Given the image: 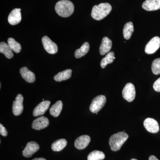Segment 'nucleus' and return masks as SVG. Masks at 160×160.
Returning <instances> with one entry per match:
<instances>
[{"instance_id": "obj_30", "label": "nucleus", "mask_w": 160, "mask_h": 160, "mask_svg": "<svg viewBox=\"0 0 160 160\" xmlns=\"http://www.w3.org/2000/svg\"><path fill=\"white\" fill-rule=\"evenodd\" d=\"M149 160H159L155 156H154L153 155H151L150 156V157H149Z\"/></svg>"}, {"instance_id": "obj_14", "label": "nucleus", "mask_w": 160, "mask_h": 160, "mask_svg": "<svg viewBox=\"0 0 160 160\" xmlns=\"http://www.w3.org/2000/svg\"><path fill=\"white\" fill-rule=\"evenodd\" d=\"M90 141L91 138L89 136L86 135L81 136L75 141V147L78 149H84L89 145Z\"/></svg>"}, {"instance_id": "obj_1", "label": "nucleus", "mask_w": 160, "mask_h": 160, "mask_svg": "<svg viewBox=\"0 0 160 160\" xmlns=\"http://www.w3.org/2000/svg\"><path fill=\"white\" fill-rule=\"evenodd\" d=\"M55 9L57 14L63 18H67L73 13L74 6L73 3L68 0H61L56 3Z\"/></svg>"}, {"instance_id": "obj_6", "label": "nucleus", "mask_w": 160, "mask_h": 160, "mask_svg": "<svg viewBox=\"0 0 160 160\" xmlns=\"http://www.w3.org/2000/svg\"><path fill=\"white\" fill-rule=\"evenodd\" d=\"M160 47V38L155 37L147 43L145 47V52L148 54L154 53Z\"/></svg>"}, {"instance_id": "obj_17", "label": "nucleus", "mask_w": 160, "mask_h": 160, "mask_svg": "<svg viewBox=\"0 0 160 160\" xmlns=\"http://www.w3.org/2000/svg\"><path fill=\"white\" fill-rule=\"evenodd\" d=\"M20 73L22 78L27 82L33 83L35 81L34 73L30 71L27 67H24L21 68L20 70Z\"/></svg>"}, {"instance_id": "obj_31", "label": "nucleus", "mask_w": 160, "mask_h": 160, "mask_svg": "<svg viewBox=\"0 0 160 160\" xmlns=\"http://www.w3.org/2000/svg\"><path fill=\"white\" fill-rule=\"evenodd\" d=\"M32 160H46V159L44 158H36L33 159Z\"/></svg>"}, {"instance_id": "obj_15", "label": "nucleus", "mask_w": 160, "mask_h": 160, "mask_svg": "<svg viewBox=\"0 0 160 160\" xmlns=\"http://www.w3.org/2000/svg\"><path fill=\"white\" fill-rule=\"evenodd\" d=\"M142 7L146 11H155L160 9V0H146Z\"/></svg>"}, {"instance_id": "obj_16", "label": "nucleus", "mask_w": 160, "mask_h": 160, "mask_svg": "<svg viewBox=\"0 0 160 160\" xmlns=\"http://www.w3.org/2000/svg\"><path fill=\"white\" fill-rule=\"evenodd\" d=\"M112 46V42L111 40L106 37L103 38L99 49L100 53L101 55H104L109 52L111 50Z\"/></svg>"}, {"instance_id": "obj_32", "label": "nucleus", "mask_w": 160, "mask_h": 160, "mask_svg": "<svg viewBox=\"0 0 160 160\" xmlns=\"http://www.w3.org/2000/svg\"><path fill=\"white\" fill-rule=\"evenodd\" d=\"M131 160H138L136 159H131Z\"/></svg>"}, {"instance_id": "obj_10", "label": "nucleus", "mask_w": 160, "mask_h": 160, "mask_svg": "<svg viewBox=\"0 0 160 160\" xmlns=\"http://www.w3.org/2000/svg\"><path fill=\"white\" fill-rule=\"evenodd\" d=\"M144 126L147 131L151 133H157L159 131L157 121L151 118H147L144 121Z\"/></svg>"}, {"instance_id": "obj_11", "label": "nucleus", "mask_w": 160, "mask_h": 160, "mask_svg": "<svg viewBox=\"0 0 160 160\" xmlns=\"http://www.w3.org/2000/svg\"><path fill=\"white\" fill-rule=\"evenodd\" d=\"M49 121L46 117L42 116L36 119L32 122V127L35 130H40L48 127Z\"/></svg>"}, {"instance_id": "obj_7", "label": "nucleus", "mask_w": 160, "mask_h": 160, "mask_svg": "<svg viewBox=\"0 0 160 160\" xmlns=\"http://www.w3.org/2000/svg\"><path fill=\"white\" fill-rule=\"evenodd\" d=\"M42 42L44 49L49 53L54 54L58 52L57 45L53 42L48 37L44 36L42 38Z\"/></svg>"}, {"instance_id": "obj_27", "label": "nucleus", "mask_w": 160, "mask_h": 160, "mask_svg": "<svg viewBox=\"0 0 160 160\" xmlns=\"http://www.w3.org/2000/svg\"><path fill=\"white\" fill-rule=\"evenodd\" d=\"M151 69L153 74H160V58L156 59L153 61L152 64Z\"/></svg>"}, {"instance_id": "obj_13", "label": "nucleus", "mask_w": 160, "mask_h": 160, "mask_svg": "<svg viewBox=\"0 0 160 160\" xmlns=\"http://www.w3.org/2000/svg\"><path fill=\"white\" fill-rule=\"evenodd\" d=\"M21 10V9H15L11 12L8 19V22L10 25L14 26L21 22L22 20Z\"/></svg>"}, {"instance_id": "obj_19", "label": "nucleus", "mask_w": 160, "mask_h": 160, "mask_svg": "<svg viewBox=\"0 0 160 160\" xmlns=\"http://www.w3.org/2000/svg\"><path fill=\"white\" fill-rule=\"evenodd\" d=\"M62 107L63 103L62 101H58L50 108V110H49L50 114L53 117H58L61 113Z\"/></svg>"}, {"instance_id": "obj_25", "label": "nucleus", "mask_w": 160, "mask_h": 160, "mask_svg": "<svg viewBox=\"0 0 160 160\" xmlns=\"http://www.w3.org/2000/svg\"><path fill=\"white\" fill-rule=\"evenodd\" d=\"M9 47L12 51L16 53H19L21 51L22 47L21 45L15 40L13 38H9L8 40V43Z\"/></svg>"}, {"instance_id": "obj_24", "label": "nucleus", "mask_w": 160, "mask_h": 160, "mask_svg": "<svg viewBox=\"0 0 160 160\" xmlns=\"http://www.w3.org/2000/svg\"><path fill=\"white\" fill-rule=\"evenodd\" d=\"M115 59L114 57V53L113 52H109L105 58L102 59L101 62V66L104 69L108 64L113 62V61Z\"/></svg>"}, {"instance_id": "obj_21", "label": "nucleus", "mask_w": 160, "mask_h": 160, "mask_svg": "<svg viewBox=\"0 0 160 160\" xmlns=\"http://www.w3.org/2000/svg\"><path fill=\"white\" fill-rule=\"evenodd\" d=\"M134 31V27L133 23L129 22L126 23L124 26L123 30L124 37L126 40H129L131 38L132 35Z\"/></svg>"}, {"instance_id": "obj_8", "label": "nucleus", "mask_w": 160, "mask_h": 160, "mask_svg": "<svg viewBox=\"0 0 160 160\" xmlns=\"http://www.w3.org/2000/svg\"><path fill=\"white\" fill-rule=\"evenodd\" d=\"M23 101L24 98L22 94H18L15 100L13 101L12 105V112L15 116L20 115L22 112L23 107Z\"/></svg>"}, {"instance_id": "obj_2", "label": "nucleus", "mask_w": 160, "mask_h": 160, "mask_svg": "<svg viewBox=\"0 0 160 160\" xmlns=\"http://www.w3.org/2000/svg\"><path fill=\"white\" fill-rule=\"evenodd\" d=\"M112 6L109 3H102L94 6L91 12L92 17L94 19L100 21L106 18L112 10Z\"/></svg>"}, {"instance_id": "obj_28", "label": "nucleus", "mask_w": 160, "mask_h": 160, "mask_svg": "<svg viewBox=\"0 0 160 160\" xmlns=\"http://www.w3.org/2000/svg\"><path fill=\"white\" fill-rule=\"evenodd\" d=\"M153 88L156 91L160 92V78L155 82L153 84Z\"/></svg>"}, {"instance_id": "obj_23", "label": "nucleus", "mask_w": 160, "mask_h": 160, "mask_svg": "<svg viewBox=\"0 0 160 160\" xmlns=\"http://www.w3.org/2000/svg\"><path fill=\"white\" fill-rule=\"evenodd\" d=\"M67 143V141L65 139H60L57 140L52 145V149L55 152L61 151L66 147Z\"/></svg>"}, {"instance_id": "obj_22", "label": "nucleus", "mask_w": 160, "mask_h": 160, "mask_svg": "<svg viewBox=\"0 0 160 160\" xmlns=\"http://www.w3.org/2000/svg\"><path fill=\"white\" fill-rule=\"evenodd\" d=\"M89 49V43H84L82 46H81L80 49H77L75 52L74 55L77 58H79L82 57L88 53Z\"/></svg>"}, {"instance_id": "obj_3", "label": "nucleus", "mask_w": 160, "mask_h": 160, "mask_svg": "<svg viewBox=\"0 0 160 160\" xmlns=\"http://www.w3.org/2000/svg\"><path fill=\"white\" fill-rule=\"evenodd\" d=\"M129 138V136L124 132H119L112 135L109 140V144L111 150L117 151Z\"/></svg>"}, {"instance_id": "obj_12", "label": "nucleus", "mask_w": 160, "mask_h": 160, "mask_svg": "<svg viewBox=\"0 0 160 160\" xmlns=\"http://www.w3.org/2000/svg\"><path fill=\"white\" fill-rule=\"evenodd\" d=\"M50 105L49 101H44L39 103L33 111V116L34 117L39 116L45 114L46 112L49 109Z\"/></svg>"}, {"instance_id": "obj_5", "label": "nucleus", "mask_w": 160, "mask_h": 160, "mask_svg": "<svg viewBox=\"0 0 160 160\" xmlns=\"http://www.w3.org/2000/svg\"><path fill=\"white\" fill-rule=\"evenodd\" d=\"M135 96L134 85L131 83H127L122 90L123 98L128 102H131L134 100Z\"/></svg>"}, {"instance_id": "obj_4", "label": "nucleus", "mask_w": 160, "mask_h": 160, "mask_svg": "<svg viewBox=\"0 0 160 160\" xmlns=\"http://www.w3.org/2000/svg\"><path fill=\"white\" fill-rule=\"evenodd\" d=\"M106 102V97L104 95H99L92 100L90 104L89 109L92 113L98 114V112L100 111L105 106Z\"/></svg>"}, {"instance_id": "obj_26", "label": "nucleus", "mask_w": 160, "mask_h": 160, "mask_svg": "<svg viewBox=\"0 0 160 160\" xmlns=\"http://www.w3.org/2000/svg\"><path fill=\"white\" fill-rule=\"evenodd\" d=\"M105 158V155L102 152L94 150L88 156V160H102Z\"/></svg>"}, {"instance_id": "obj_18", "label": "nucleus", "mask_w": 160, "mask_h": 160, "mask_svg": "<svg viewBox=\"0 0 160 160\" xmlns=\"http://www.w3.org/2000/svg\"><path fill=\"white\" fill-rule=\"evenodd\" d=\"M72 72V71L71 69H66V70L61 72L57 74L56 75L54 76V79L55 81L58 82L69 79L71 78Z\"/></svg>"}, {"instance_id": "obj_20", "label": "nucleus", "mask_w": 160, "mask_h": 160, "mask_svg": "<svg viewBox=\"0 0 160 160\" xmlns=\"http://www.w3.org/2000/svg\"><path fill=\"white\" fill-rule=\"evenodd\" d=\"M12 50L7 43L2 42L0 43V52L5 55L7 58L11 59L13 57Z\"/></svg>"}, {"instance_id": "obj_9", "label": "nucleus", "mask_w": 160, "mask_h": 160, "mask_svg": "<svg viewBox=\"0 0 160 160\" xmlns=\"http://www.w3.org/2000/svg\"><path fill=\"white\" fill-rule=\"evenodd\" d=\"M40 146L35 142H30L27 143L26 147L22 152L23 156L26 158H30L34 153L38 151Z\"/></svg>"}, {"instance_id": "obj_29", "label": "nucleus", "mask_w": 160, "mask_h": 160, "mask_svg": "<svg viewBox=\"0 0 160 160\" xmlns=\"http://www.w3.org/2000/svg\"><path fill=\"white\" fill-rule=\"evenodd\" d=\"M0 134L4 137L7 136L8 135V132L2 124H0Z\"/></svg>"}]
</instances>
